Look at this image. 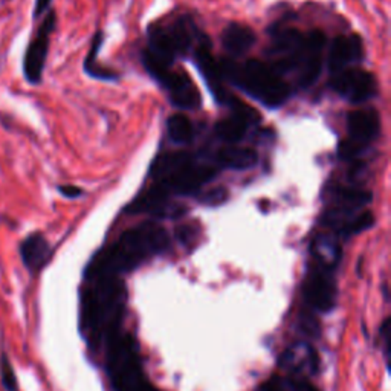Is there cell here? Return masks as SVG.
Wrapping results in <instances>:
<instances>
[{
  "label": "cell",
  "instance_id": "6da1fadb",
  "mask_svg": "<svg viewBox=\"0 0 391 391\" xmlns=\"http://www.w3.org/2000/svg\"><path fill=\"white\" fill-rule=\"evenodd\" d=\"M80 295V330L91 349H100L119 333L127 289L119 277L88 278Z\"/></svg>",
  "mask_w": 391,
  "mask_h": 391
},
{
  "label": "cell",
  "instance_id": "7a4b0ae2",
  "mask_svg": "<svg viewBox=\"0 0 391 391\" xmlns=\"http://www.w3.org/2000/svg\"><path fill=\"white\" fill-rule=\"evenodd\" d=\"M168 248V233L158 223L148 222L135 226L91 258L84 269V278L119 277L136 269L147 260L164 254Z\"/></svg>",
  "mask_w": 391,
  "mask_h": 391
},
{
  "label": "cell",
  "instance_id": "3957f363",
  "mask_svg": "<svg viewBox=\"0 0 391 391\" xmlns=\"http://www.w3.org/2000/svg\"><path fill=\"white\" fill-rule=\"evenodd\" d=\"M219 68L225 81H230L265 107L277 108L283 106L292 95L290 86L268 63L258 60H248L245 63L222 60Z\"/></svg>",
  "mask_w": 391,
  "mask_h": 391
},
{
  "label": "cell",
  "instance_id": "277c9868",
  "mask_svg": "<svg viewBox=\"0 0 391 391\" xmlns=\"http://www.w3.org/2000/svg\"><path fill=\"white\" fill-rule=\"evenodd\" d=\"M106 368L113 391H151L132 335L116 333L106 344Z\"/></svg>",
  "mask_w": 391,
  "mask_h": 391
},
{
  "label": "cell",
  "instance_id": "5b68a950",
  "mask_svg": "<svg viewBox=\"0 0 391 391\" xmlns=\"http://www.w3.org/2000/svg\"><path fill=\"white\" fill-rule=\"evenodd\" d=\"M57 26V13L54 9H49L43 16V20L34 36L31 37L28 46L21 60V72H24L25 80L31 86H39L43 80L45 73L48 54L51 48V36L54 34Z\"/></svg>",
  "mask_w": 391,
  "mask_h": 391
},
{
  "label": "cell",
  "instance_id": "8992f818",
  "mask_svg": "<svg viewBox=\"0 0 391 391\" xmlns=\"http://www.w3.org/2000/svg\"><path fill=\"white\" fill-rule=\"evenodd\" d=\"M333 273L335 270L315 262L310 265L304 278L303 293L308 306L313 310L323 313L333 310L338 298V288H336Z\"/></svg>",
  "mask_w": 391,
  "mask_h": 391
},
{
  "label": "cell",
  "instance_id": "52a82bcc",
  "mask_svg": "<svg viewBox=\"0 0 391 391\" xmlns=\"http://www.w3.org/2000/svg\"><path fill=\"white\" fill-rule=\"evenodd\" d=\"M332 89L352 104H362L377 95L376 77L368 71L357 68L332 75Z\"/></svg>",
  "mask_w": 391,
  "mask_h": 391
},
{
  "label": "cell",
  "instance_id": "ba28073f",
  "mask_svg": "<svg viewBox=\"0 0 391 391\" xmlns=\"http://www.w3.org/2000/svg\"><path fill=\"white\" fill-rule=\"evenodd\" d=\"M171 196L156 182L147 191L141 193L136 199L127 205L128 214H151L161 219H178L187 213V206L170 200Z\"/></svg>",
  "mask_w": 391,
  "mask_h": 391
},
{
  "label": "cell",
  "instance_id": "9c48e42d",
  "mask_svg": "<svg viewBox=\"0 0 391 391\" xmlns=\"http://www.w3.org/2000/svg\"><path fill=\"white\" fill-rule=\"evenodd\" d=\"M217 175H219V168L213 166H196L193 162V164L176 171L175 175L156 182L170 196H190L200 191V188L210 183Z\"/></svg>",
  "mask_w": 391,
  "mask_h": 391
},
{
  "label": "cell",
  "instance_id": "30bf717a",
  "mask_svg": "<svg viewBox=\"0 0 391 391\" xmlns=\"http://www.w3.org/2000/svg\"><path fill=\"white\" fill-rule=\"evenodd\" d=\"M325 36L321 31H313L304 39V46L297 66V80L301 88H310L318 80L323 69V52Z\"/></svg>",
  "mask_w": 391,
  "mask_h": 391
},
{
  "label": "cell",
  "instance_id": "8fae6325",
  "mask_svg": "<svg viewBox=\"0 0 391 391\" xmlns=\"http://www.w3.org/2000/svg\"><path fill=\"white\" fill-rule=\"evenodd\" d=\"M155 80L161 84L162 89L167 91L173 106L187 108V111L200 106V93L187 73L167 69L159 73Z\"/></svg>",
  "mask_w": 391,
  "mask_h": 391
},
{
  "label": "cell",
  "instance_id": "7c38bea8",
  "mask_svg": "<svg viewBox=\"0 0 391 391\" xmlns=\"http://www.w3.org/2000/svg\"><path fill=\"white\" fill-rule=\"evenodd\" d=\"M52 254V246L41 231L29 233L19 243V257L21 265L32 277H37L49 265Z\"/></svg>",
  "mask_w": 391,
  "mask_h": 391
},
{
  "label": "cell",
  "instance_id": "4fadbf2b",
  "mask_svg": "<svg viewBox=\"0 0 391 391\" xmlns=\"http://www.w3.org/2000/svg\"><path fill=\"white\" fill-rule=\"evenodd\" d=\"M364 46L362 40L355 36H340L336 37L329 48L327 66L332 75L344 72L355 68L362 60Z\"/></svg>",
  "mask_w": 391,
  "mask_h": 391
},
{
  "label": "cell",
  "instance_id": "5bb4252c",
  "mask_svg": "<svg viewBox=\"0 0 391 391\" xmlns=\"http://www.w3.org/2000/svg\"><path fill=\"white\" fill-rule=\"evenodd\" d=\"M347 130H349V139L367 147L381 132V118L375 108L350 112L347 115Z\"/></svg>",
  "mask_w": 391,
  "mask_h": 391
},
{
  "label": "cell",
  "instance_id": "9a60e30c",
  "mask_svg": "<svg viewBox=\"0 0 391 391\" xmlns=\"http://www.w3.org/2000/svg\"><path fill=\"white\" fill-rule=\"evenodd\" d=\"M220 41L228 56L242 57L254 48L257 36L249 26L233 21L223 29Z\"/></svg>",
  "mask_w": 391,
  "mask_h": 391
},
{
  "label": "cell",
  "instance_id": "2e32d148",
  "mask_svg": "<svg viewBox=\"0 0 391 391\" xmlns=\"http://www.w3.org/2000/svg\"><path fill=\"white\" fill-rule=\"evenodd\" d=\"M215 164L222 168L243 171L257 166V153L251 148L228 146L220 148L214 156Z\"/></svg>",
  "mask_w": 391,
  "mask_h": 391
},
{
  "label": "cell",
  "instance_id": "e0dca14e",
  "mask_svg": "<svg viewBox=\"0 0 391 391\" xmlns=\"http://www.w3.org/2000/svg\"><path fill=\"white\" fill-rule=\"evenodd\" d=\"M193 156L187 153V151H168V153L156 156L155 161L151 162L148 176L156 181L166 179L175 175L176 171L182 170L183 167L193 164Z\"/></svg>",
  "mask_w": 391,
  "mask_h": 391
},
{
  "label": "cell",
  "instance_id": "ac0fdd59",
  "mask_svg": "<svg viewBox=\"0 0 391 391\" xmlns=\"http://www.w3.org/2000/svg\"><path fill=\"white\" fill-rule=\"evenodd\" d=\"M310 251L315 263L332 270H335L341 262V248L330 234H320L315 237Z\"/></svg>",
  "mask_w": 391,
  "mask_h": 391
},
{
  "label": "cell",
  "instance_id": "d6986e66",
  "mask_svg": "<svg viewBox=\"0 0 391 391\" xmlns=\"http://www.w3.org/2000/svg\"><path fill=\"white\" fill-rule=\"evenodd\" d=\"M281 365L288 368V370L297 373H303L306 370L317 372L318 357L312 347L306 344H300L290 347L288 352H285V355L281 356Z\"/></svg>",
  "mask_w": 391,
  "mask_h": 391
},
{
  "label": "cell",
  "instance_id": "ffe728a7",
  "mask_svg": "<svg viewBox=\"0 0 391 391\" xmlns=\"http://www.w3.org/2000/svg\"><path fill=\"white\" fill-rule=\"evenodd\" d=\"M103 41H104V34L101 31H96L95 36H93V40H92V45H91L88 57H86V60L83 63L84 72L88 73L89 77L96 78V80L116 81L119 78V75L116 72L111 71V69L101 66V64L98 63V60H96L98 59V52H100V49L103 46Z\"/></svg>",
  "mask_w": 391,
  "mask_h": 391
},
{
  "label": "cell",
  "instance_id": "44dd1931",
  "mask_svg": "<svg viewBox=\"0 0 391 391\" xmlns=\"http://www.w3.org/2000/svg\"><path fill=\"white\" fill-rule=\"evenodd\" d=\"M248 127L249 124L243 118L231 113V116L220 119V121L214 126V132L217 138L225 141V143L235 144L245 138Z\"/></svg>",
  "mask_w": 391,
  "mask_h": 391
},
{
  "label": "cell",
  "instance_id": "7402d4cb",
  "mask_svg": "<svg viewBox=\"0 0 391 391\" xmlns=\"http://www.w3.org/2000/svg\"><path fill=\"white\" fill-rule=\"evenodd\" d=\"M373 196L370 191L365 190H353V188H338L333 193V202L338 208L349 211H356L362 206L372 202Z\"/></svg>",
  "mask_w": 391,
  "mask_h": 391
},
{
  "label": "cell",
  "instance_id": "603a6c76",
  "mask_svg": "<svg viewBox=\"0 0 391 391\" xmlns=\"http://www.w3.org/2000/svg\"><path fill=\"white\" fill-rule=\"evenodd\" d=\"M168 138L175 144H188L194 138V126L183 113H175L167 119Z\"/></svg>",
  "mask_w": 391,
  "mask_h": 391
},
{
  "label": "cell",
  "instance_id": "cb8c5ba5",
  "mask_svg": "<svg viewBox=\"0 0 391 391\" xmlns=\"http://www.w3.org/2000/svg\"><path fill=\"white\" fill-rule=\"evenodd\" d=\"M0 384L5 391H19L17 375L5 349H2V353H0Z\"/></svg>",
  "mask_w": 391,
  "mask_h": 391
},
{
  "label": "cell",
  "instance_id": "d4e9b609",
  "mask_svg": "<svg viewBox=\"0 0 391 391\" xmlns=\"http://www.w3.org/2000/svg\"><path fill=\"white\" fill-rule=\"evenodd\" d=\"M375 223V217L372 213H361V214H355L352 219L345 223V226L341 230L340 235L342 237H352L355 234H360L368 228H372Z\"/></svg>",
  "mask_w": 391,
  "mask_h": 391
},
{
  "label": "cell",
  "instance_id": "484cf974",
  "mask_svg": "<svg viewBox=\"0 0 391 391\" xmlns=\"http://www.w3.org/2000/svg\"><path fill=\"white\" fill-rule=\"evenodd\" d=\"M230 198V193L225 187H214L210 190H203L200 191V194L198 196V199L200 203L208 205V206H219L222 203H225Z\"/></svg>",
  "mask_w": 391,
  "mask_h": 391
},
{
  "label": "cell",
  "instance_id": "4316f807",
  "mask_svg": "<svg viewBox=\"0 0 391 391\" xmlns=\"http://www.w3.org/2000/svg\"><path fill=\"white\" fill-rule=\"evenodd\" d=\"M365 148L367 147L360 143H355L352 139H345L338 147V156L344 161H353L356 158H360L365 151Z\"/></svg>",
  "mask_w": 391,
  "mask_h": 391
},
{
  "label": "cell",
  "instance_id": "83f0119b",
  "mask_svg": "<svg viewBox=\"0 0 391 391\" xmlns=\"http://www.w3.org/2000/svg\"><path fill=\"white\" fill-rule=\"evenodd\" d=\"M286 391H320L308 379L303 377H289L285 381Z\"/></svg>",
  "mask_w": 391,
  "mask_h": 391
},
{
  "label": "cell",
  "instance_id": "f1b7e54d",
  "mask_svg": "<svg viewBox=\"0 0 391 391\" xmlns=\"http://www.w3.org/2000/svg\"><path fill=\"white\" fill-rule=\"evenodd\" d=\"M379 332H381V341H382V347H384L385 362H387V365H390L388 364V360H390V342H391V320L390 318L384 320V323L381 324V329H379Z\"/></svg>",
  "mask_w": 391,
  "mask_h": 391
},
{
  "label": "cell",
  "instance_id": "f546056e",
  "mask_svg": "<svg viewBox=\"0 0 391 391\" xmlns=\"http://www.w3.org/2000/svg\"><path fill=\"white\" fill-rule=\"evenodd\" d=\"M59 193L66 199H78L84 194V190L77 186H71V183H66V186H59L57 187Z\"/></svg>",
  "mask_w": 391,
  "mask_h": 391
},
{
  "label": "cell",
  "instance_id": "4dcf8cb0",
  "mask_svg": "<svg viewBox=\"0 0 391 391\" xmlns=\"http://www.w3.org/2000/svg\"><path fill=\"white\" fill-rule=\"evenodd\" d=\"M51 4H52V0H36L34 9H32V19L39 20L40 17L45 16L51 9Z\"/></svg>",
  "mask_w": 391,
  "mask_h": 391
},
{
  "label": "cell",
  "instance_id": "1f68e13d",
  "mask_svg": "<svg viewBox=\"0 0 391 391\" xmlns=\"http://www.w3.org/2000/svg\"><path fill=\"white\" fill-rule=\"evenodd\" d=\"M151 391H158V390H155V388H153V390H151Z\"/></svg>",
  "mask_w": 391,
  "mask_h": 391
}]
</instances>
